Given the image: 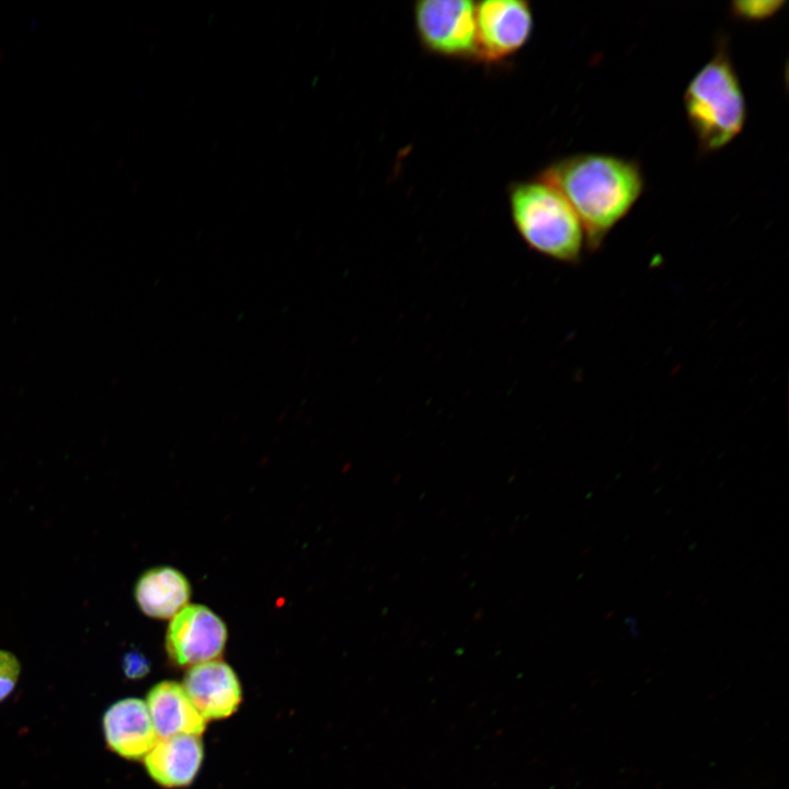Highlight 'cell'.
<instances>
[{
	"instance_id": "7a4b0ae2",
	"label": "cell",
	"mask_w": 789,
	"mask_h": 789,
	"mask_svg": "<svg viewBox=\"0 0 789 789\" xmlns=\"http://www.w3.org/2000/svg\"><path fill=\"white\" fill-rule=\"evenodd\" d=\"M683 102L701 153L724 148L742 132L746 101L725 39L718 42L712 57L690 79Z\"/></svg>"
},
{
	"instance_id": "9c48e42d",
	"label": "cell",
	"mask_w": 789,
	"mask_h": 789,
	"mask_svg": "<svg viewBox=\"0 0 789 789\" xmlns=\"http://www.w3.org/2000/svg\"><path fill=\"white\" fill-rule=\"evenodd\" d=\"M144 761L150 777L162 787H185L201 768L203 745L196 735L158 739Z\"/></svg>"
},
{
	"instance_id": "8992f818",
	"label": "cell",
	"mask_w": 789,
	"mask_h": 789,
	"mask_svg": "<svg viewBox=\"0 0 789 789\" xmlns=\"http://www.w3.org/2000/svg\"><path fill=\"white\" fill-rule=\"evenodd\" d=\"M228 638L224 620L204 605H186L168 626L165 650L179 667L217 660Z\"/></svg>"
},
{
	"instance_id": "5bb4252c",
	"label": "cell",
	"mask_w": 789,
	"mask_h": 789,
	"mask_svg": "<svg viewBox=\"0 0 789 789\" xmlns=\"http://www.w3.org/2000/svg\"><path fill=\"white\" fill-rule=\"evenodd\" d=\"M148 659L137 650H130L124 654L123 671L129 678H140L149 672Z\"/></svg>"
},
{
	"instance_id": "4fadbf2b",
	"label": "cell",
	"mask_w": 789,
	"mask_h": 789,
	"mask_svg": "<svg viewBox=\"0 0 789 789\" xmlns=\"http://www.w3.org/2000/svg\"><path fill=\"white\" fill-rule=\"evenodd\" d=\"M20 674V663L15 655L0 650V701L14 689Z\"/></svg>"
},
{
	"instance_id": "5b68a950",
	"label": "cell",
	"mask_w": 789,
	"mask_h": 789,
	"mask_svg": "<svg viewBox=\"0 0 789 789\" xmlns=\"http://www.w3.org/2000/svg\"><path fill=\"white\" fill-rule=\"evenodd\" d=\"M534 15L529 2L485 0L476 2V60L504 61L529 41Z\"/></svg>"
},
{
	"instance_id": "7c38bea8",
	"label": "cell",
	"mask_w": 789,
	"mask_h": 789,
	"mask_svg": "<svg viewBox=\"0 0 789 789\" xmlns=\"http://www.w3.org/2000/svg\"><path fill=\"white\" fill-rule=\"evenodd\" d=\"M785 4L786 1L781 0L733 1L730 11L737 20L762 22L773 18Z\"/></svg>"
},
{
	"instance_id": "8fae6325",
	"label": "cell",
	"mask_w": 789,
	"mask_h": 789,
	"mask_svg": "<svg viewBox=\"0 0 789 789\" xmlns=\"http://www.w3.org/2000/svg\"><path fill=\"white\" fill-rule=\"evenodd\" d=\"M191 584L179 570L163 565L147 570L135 585L140 610L152 618H172L188 605Z\"/></svg>"
},
{
	"instance_id": "3957f363",
	"label": "cell",
	"mask_w": 789,
	"mask_h": 789,
	"mask_svg": "<svg viewBox=\"0 0 789 789\" xmlns=\"http://www.w3.org/2000/svg\"><path fill=\"white\" fill-rule=\"evenodd\" d=\"M512 221L523 241L553 261L579 263L585 248L582 224L567 198L537 176L510 185Z\"/></svg>"
},
{
	"instance_id": "277c9868",
	"label": "cell",
	"mask_w": 789,
	"mask_h": 789,
	"mask_svg": "<svg viewBox=\"0 0 789 789\" xmlns=\"http://www.w3.org/2000/svg\"><path fill=\"white\" fill-rule=\"evenodd\" d=\"M413 23L422 47L449 59L476 60V2L420 0Z\"/></svg>"
},
{
	"instance_id": "ba28073f",
	"label": "cell",
	"mask_w": 789,
	"mask_h": 789,
	"mask_svg": "<svg viewBox=\"0 0 789 789\" xmlns=\"http://www.w3.org/2000/svg\"><path fill=\"white\" fill-rule=\"evenodd\" d=\"M107 746L127 759H139L158 740L147 705L138 698L112 704L103 716Z\"/></svg>"
},
{
	"instance_id": "52a82bcc",
	"label": "cell",
	"mask_w": 789,
	"mask_h": 789,
	"mask_svg": "<svg viewBox=\"0 0 789 789\" xmlns=\"http://www.w3.org/2000/svg\"><path fill=\"white\" fill-rule=\"evenodd\" d=\"M182 686L205 720L230 717L242 698L235 671L218 659L188 667Z\"/></svg>"
},
{
	"instance_id": "30bf717a",
	"label": "cell",
	"mask_w": 789,
	"mask_h": 789,
	"mask_svg": "<svg viewBox=\"0 0 789 789\" xmlns=\"http://www.w3.org/2000/svg\"><path fill=\"white\" fill-rule=\"evenodd\" d=\"M146 705L158 739L199 736L206 728V720L179 683H158L148 691Z\"/></svg>"
},
{
	"instance_id": "6da1fadb",
	"label": "cell",
	"mask_w": 789,
	"mask_h": 789,
	"mask_svg": "<svg viewBox=\"0 0 789 789\" xmlns=\"http://www.w3.org/2000/svg\"><path fill=\"white\" fill-rule=\"evenodd\" d=\"M567 198L578 215L585 247L598 250L643 193L645 180L638 161L602 152H580L558 159L538 175Z\"/></svg>"
}]
</instances>
